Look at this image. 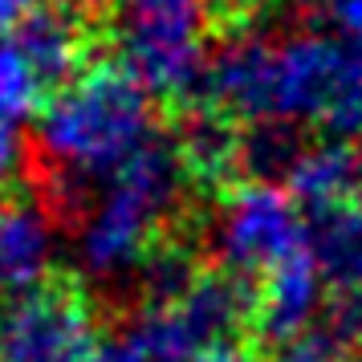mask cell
Instances as JSON below:
<instances>
[{
	"instance_id": "obj_12",
	"label": "cell",
	"mask_w": 362,
	"mask_h": 362,
	"mask_svg": "<svg viewBox=\"0 0 362 362\" xmlns=\"http://www.w3.org/2000/svg\"><path fill=\"white\" fill-rule=\"evenodd\" d=\"M301 4L313 33L334 37L346 53L362 62V0H301Z\"/></svg>"
},
{
	"instance_id": "obj_4",
	"label": "cell",
	"mask_w": 362,
	"mask_h": 362,
	"mask_svg": "<svg viewBox=\"0 0 362 362\" xmlns=\"http://www.w3.org/2000/svg\"><path fill=\"white\" fill-rule=\"evenodd\" d=\"M277 118L313 127L322 139H362V62L326 33L277 45Z\"/></svg>"
},
{
	"instance_id": "obj_15",
	"label": "cell",
	"mask_w": 362,
	"mask_h": 362,
	"mask_svg": "<svg viewBox=\"0 0 362 362\" xmlns=\"http://www.w3.org/2000/svg\"><path fill=\"white\" fill-rule=\"evenodd\" d=\"M90 362H155L143 350V342L134 338L131 329H106V338L98 342V350H94V358Z\"/></svg>"
},
{
	"instance_id": "obj_13",
	"label": "cell",
	"mask_w": 362,
	"mask_h": 362,
	"mask_svg": "<svg viewBox=\"0 0 362 362\" xmlns=\"http://www.w3.org/2000/svg\"><path fill=\"white\" fill-rule=\"evenodd\" d=\"M33 183L29 171V139L21 134V122L8 115H0V196L21 192Z\"/></svg>"
},
{
	"instance_id": "obj_18",
	"label": "cell",
	"mask_w": 362,
	"mask_h": 362,
	"mask_svg": "<svg viewBox=\"0 0 362 362\" xmlns=\"http://www.w3.org/2000/svg\"><path fill=\"white\" fill-rule=\"evenodd\" d=\"M354 362H362V354H358V358H354Z\"/></svg>"
},
{
	"instance_id": "obj_14",
	"label": "cell",
	"mask_w": 362,
	"mask_h": 362,
	"mask_svg": "<svg viewBox=\"0 0 362 362\" xmlns=\"http://www.w3.org/2000/svg\"><path fill=\"white\" fill-rule=\"evenodd\" d=\"M273 354L261 346V338L252 329H240V334H224L216 342L199 346L192 362H269Z\"/></svg>"
},
{
	"instance_id": "obj_8",
	"label": "cell",
	"mask_w": 362,
	"mask_h": 362,
	"mask_svg": "<svg viewBox=\"0 0 362 362\" xmlns=\"http://www.w3.org/2000/svg\"><path fill=\"white\" fill-rule=\"evenodd\" d=\"M53 232L62 228L41 204L33 183L0 196V289H17L49 269L45 261L53 248Z\"/></svg>"
},
{
	"instance_id": "obj_16",
	"label": "cell",
	"mask_w": 362,
	"mask_h": 362,
	"mask_svg": "<svg viewBox=\"0 0 362 362\" xmlns=\"http://www.w3.org/2000/svg\"><path fill=\"white\" fill-rule=\"evenodd\" d=\"M41 4H45V0H0V41L17 33V29L33 17Z\"/></svg>"
},
{
	"instance_id": "obj_1",
	"label": "cell",
	"mask_w": 362,
	"mask_h": 362,
	"mask_svg": "<svg viewBox=\"0 0 362 362\" xmlns=\"http://www.w3.org/2000/svg\"><path fill=\"white\" fill-rule=\"evenodd\" d=\"M163 131L159 106L131 69L106 53L57 90L33 118L29 171L62 232H78L102 187Z\"/></svg>"
},
{
	"instance_id": "obj_10",
	"label": "cell",
	"mask_w": 362,
	"mask_h": 362,
	"mask_svg": "<svg viewBox=\"0 0 362 362\" xmlns=\"http://www.w3.org/2000/svg\"><path fill=\"white\" fill-rule=\"evenodd\" d=\"M285 192L301 204V212L326 208L334 199L362 192V147L350 139H313L293 163Z\"/></svg>"
},
{
	"instance_id": "obj_7",
	"label": "cell",
	"mask_w": 362,
	"mask_h": 362,
	"mask_svg": "<svg viewBox=\"0 0 362 362\" xmlns=\"http://www.w3.org/2000/svg\"><path fill=\"white\" fill-rule=\"evenodd\" d=\"M326 301V281L313 264L310 248L293 252L289 261H281L273 273L257 281V310H252V334L264 342L269 354H277L281 346L301 338L317 322Z\"/></svg>"
},
{
	"instance_id": "obj_6",
	"label": "cell",
	"mask_w": 362,
	"mask_h": 362,
	"mask_svg": "<svg viewBox=\"0 0 362 362\" xmlns=\"http://www.w3.org/2000/svg\"><path fill=\"white\" fill-rule=\"evenodd\" d=\"M192 102H208L245 127L277 118V45L257 33L212 45Z\"/></svg>"
},
{
	"instance_id": "obj_3",
	"label": "cell",
	"mask_w": 362,
	"mask_h": 362,
	"mask_svg": "<svg viewBox=\"0 0 362 362\" xmlns=\"http://www.w3.org/2000/svg\"><path fill=\"white\" fill-rule=\"evenodd\" d=\"M106 322L86 273L49 264L17 289H0V362H90Z\"/></svg>"
},
{
	"instance_id": "obj_17",
	"label": "cell",
	"mask_w": 362,
	"mask_h": 362,
	"mask_svg": "<svg viewBox=\"0 0 362 362\" xmlns=\"http://www.w3.org/2000/svg\"><path fill=\"white\" fill-rule=\"evenodd\" d=\"M69 4H78V8H90V13H115L118 0H69Z\"/></svg>"
},
{
	"instance_id": "obj_5",
	"label": "cell",
	"mask_w": 362,
	"mask_h": 362,
	"mask_svg": "<svg viewBox=\"0 0 362 362\" xmlns=\"http://www.w3.org/2000/svg\"><path fill=\"white\" fill-rule=\"evenodd\" d=\"M208 245L232 273L261 281L305 248V212L281 183L245 180L212 204Z\"/></svg>"
},
{
	"instance_id": "obj_2",
	"label": "cell",
	"mask_w": 362,
	"mask_h": 362,
	"mask_svg": "<svg viewBox=\"0 0 362 362\" xmlns=\"http://www.w3.org/2000/svg\"><path fill=\"white\" fill-rule=\"evenodd\" d=\"M115 53L159 106V118H175L192 106L212 53L204 0H118Z\"/></svg>"
},
{
	"instance_id": "obj_11",
	"label": "cell",
	"mask_w": 362,
	"mask_h": 362,
	"mask_svg": "<svg viewBox=\"0 0 362 362\" xmlns=\"http://www.w3.org/2000/svg\"><path fill=\"white\" fill-rule=\"evenodd\" d=\"M41 106H45V94H41L25 53L4 37L0 41V115L25 122V118H37Z\"/></svg>"
},
{
	"instance_id": "obj_9",
	"label": "cell",
	"mask_w": 362,
	"mask_h": 362,
	"mask_svg": "<svg viewBox=\"0 0 362 362\" xmlns=\"http://www.w3.org/2000/svg\"><path fill=\"white\" fill-rule=\"evenodd\" d=\"M305 248L329 293L362 289V192L305 212Z\"/></svg>"
}]
</instances>
